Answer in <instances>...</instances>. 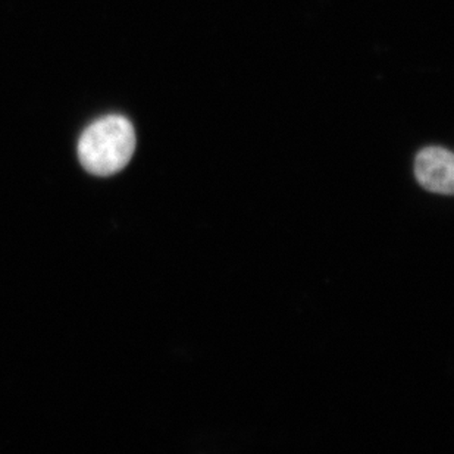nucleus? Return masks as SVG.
<instances>
[{
    "label": "nucleus",
    "mask_w": 454,
    "mask_h": 454,
    "mask_svg": "<svg viewBox=\"0 0 454 454\" xmlns=\"http://www.w3.org/2000/svg\"><path fill=\"white\" fill-rule=\"evenodd\" d=\"M136 151V133L127 118L109 115L96 121L82 134L78 158L95 176H114L124 169Z\"/></svg>",
    "instance_id": "1"
},
{
    "label": "nucleus",
    "mask_w": 454,
    "mask_h": 454,
    "mask_svg": "<svg viewBox=\"0 0 454 454\" xmlns=\"http://www.w3.org/2000/svg\"><path fill=\"white\" fill-rule=\"evenodd\" d=\"M415 176L425 190L450 196L454 192V158L442 147H427L416 156Z\"/></svg>",
    "instance_id": "2"
}]
</instances>
